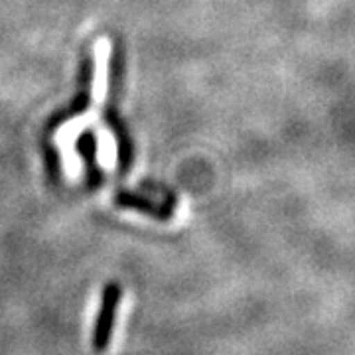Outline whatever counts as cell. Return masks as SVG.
<instances>
[{
	"label": "cell",
	"mask_w": 355,
	"mask_h": 355,
	"mask_svg": "<svg viewBox=\"0 0 355 355\" xmlns=\"http://www.w3.org/2000/svg\"><path fill=\"white\" fill-rule=\"evenodd\" d=\"M121 296H123V291H121L119 282H109L103 291L101 306H99V312H97L95 324H93V334H91V345H93V352H97V354L107 352L111 345Z\"/></svg>",
	"instance_id": "1"
}]
</instances>
